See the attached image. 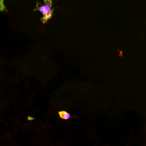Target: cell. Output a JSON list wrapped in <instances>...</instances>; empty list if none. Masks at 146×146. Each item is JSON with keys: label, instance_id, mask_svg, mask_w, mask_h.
Instances as JSON below:
<instances>
[{"label": "cell", "instance_id": "7a4b0ae2", "mask_svg": "<svg viewBox=\"0 0 146 146\" xmlns=\"http://www.w3.org/2000/svg\"><path fill=\"white\" fill-rule=\"evenodd\" d=\"M58 113L60 118L62 119L67 120L70 118V113L66 112V111H60L58 112Z\"/></svg>", "mask_w": 146, "mask_h": 146}, {"label": "cell", "instance_id": "6da1fadb", "mask_svg": "<svg viewBox=\"0 0 146 146\" xmlns=\"http://www.w3.org/2000/svg\"><path fill=\"white\" fill-rule=\"evenodd\" d=\"M44 2L45 5L41 4V6H40L39 2H37L36 7L35 9H34V11H39L42 13L43 17L41 18L40 19L42 23L46 24L47 23L48 20L52 19L54 8L52 9V0H44Z\"/></svg>", "mask_w": 146, "mask_h": 146}, {"label": "cell", "instance_id": "3957f363", "mask_svg": "<svg viewBox=\"0 0 146 146\" xmlns=\"http://www.w3.org/2000/svg\"><path fill=\"white\" fill-rule=\"evenodd\" d=\"M1 6H0V11H1L3 12L6 10V7L4 5V0H1Z\"/></svg>", "mask_w": 146, "mask_h": 146}, {"label": "cell", "instance_id": "277c9868", "mask_svg": "<svg viewBox=\"0 0 146 146\" xmlns=\"http://www.w3.org/2000/svg\"><path fill=\"white\" fill-rule=\"evenodd\" d=\"M28 120H33V119H34V118L31 117H28Z\"/></svg>", "mask_w": 146, "mask_h": 146}]
</instances>
